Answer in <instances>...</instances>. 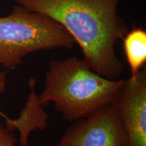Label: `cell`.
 <instances>
[{
  "label": "cell",
  "mask_w": 146,
  "mask_h": 146,
  "mask_svg": "<svg viewBox=\"0 0 146 146\" xmlns=\"http://www.w3.org/2000/svg\"><path fill=\"white\" fill-rule=\"evenodd\" d=\"M14 1L59 23L79 45L83 60L91 70L103 77L119 79L125 68L115 47L129 32L118 14L120 0Z\"/></svg>",
  "instance_id": "1"
},
{
  "label": "cell",
  "mask_w": 146,
  "mask_h": 146,
  "mask_svg": "<svg viewBox=\"0 0 146 146\" xmlns=\"http://www.w3.org/2000/svg\"><path fill=\"white\" fill-rule=\"evenodd\" d=\"M123 81L100 76L76 57L53 60L39 101L43 106L52 104L64 120L74 123L112 104Z\"/></svg>",
  "instance_id": "2"
},
{
  "label": "cell",
  "mask_w": 146,
  "mask_h": 146,
  "mask_svg": "<svg viewBox=\"0 0 146 146\" xmlns=\"http://www.w3.org/2000/svg\"><path fill=\"white\" fill-rule=\"evenodd\" d=\"M75 41L59 23L45 14L14 6L10 15L0 18V65L14 68L31 53L71 49Z\"/></svg>",
  "instance_id": "3"
},
{
  "label": "cell",
  "mask_w": 146,
  "mask_h": 146,
  "mask_svg": "<svg viewBox=\"0 0 146 146\" xmlns=\"http://www.w3.org/2000/svg\"><path fill=\"white\" fill-rule=\"evenodd\" d=\"M58 146H128L116 108L106 106L74 122L62 135Z\"/></svg>",
  "instance_id": "4"
},
{
  "label": "cell",
  "mask_w": 146,
  "mask_h": 146,
  "mask_svg": "<svg viewBox=\"0 0 146 146\" xmlns=\"http://www.w3.org/2000/svg\"><path fill=\"white\" fill-rule=\"evenodd\" d=\"M112 104L127 138L128 146H146V68L124 79Z\"/></svg>",
  "instance_id": "5"
},
{
  "label": "cell",
  "mask_w": 146,
  "mask_h": 146,
  "mask_svg": "<svg viewBox=\"0 0 146 146\" xmlns=\"http://www.w3.org/2000/svg\"><path fill=\"white\" fill-rule=\"evenodd\" d=\"M36 81L34 78L29 81V93L26 104L16 118L8 116L5 119V127L10 132L17 131L19 133L18 145L29 146L31 133L35 131H44L48 126L49 116L39 101L36 92Z\"/></svg>",
  "instance_id": "6"
},
{
  "label": "cell",
  "mask_w": 146,
  "mask_h": 146,
  "mask_svg": "<svg viewBox=\"0 0 146 146\" xmlns=\"http://www.w3.org/2000/svg\"><path fill=\"white\" fill-rule=\"evenodd\" d=\"M124 50L131 69V76L135 77L146 62V31L135 28L123 39Z\"/></svg>",
  "instance_id": "7"
},
{
  "label": "cell",
  "mask_w": 146,
  "mask_h": 146,
  "mask_svg": "<svg viewBox=\"0 0 146 146\" xmlns=\"http://www.w3.org/2000/svg\"><path fill=\"white\" fill-rule=\"evenodd\" d=\"M13 133L0 124V146H19Z\"/></svg>",
  "instance_id": "8"
},
{
  "label": "cell",
  "mask_w": 146,
  "mask_h": 146,
  "mask_svg": "<svg viewBox=\"0 0 146 146\" xmlns=\"http://www.w3.org/2000/svg\"><path fill=\"white\" fill-rule=\"evenodd\" d=\"M7 85V73L5 71L0 70V96L5 91ZM0 117L6 119L8 117L6 114L0 110Z\"/></svg>",
  "instance_id": "9"
}]
</instances>
